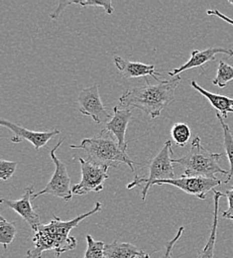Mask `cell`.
<instances>
[{
	"mask_svg": "<svg viewBox=\"0 0 233 258\" xmlns=\"http://www.w3.org/2000/svg\"><path fill=\"white\" fill-rule=\"evenodd\" d=\"M101 209L102 204L97 202L93 210L70 221H62L59 217L54 216V219L49 224L41 225L35 231L32 239L34 247L28 250L27 258H42L43 252L51 250H54L56 256L60 257L62 254L73 250L77 242L75 237L69 236L70 230L84 220L100 213Z\"/></svg>",
	"mask_w": 233,
	"mask_h": 258,
	"instance_id": "obj_1",
	"label": "cell"
},
{
	"mask_svg": "<svg viewBox=\"0 0 233 258\" xmlns=\"http://www.w3.org/2000/svg\"><path fill=\"white\" fill-rule=\"evenodd\" d=\"M178 76L171 81H160L151 85L148 81L144 86L127 90L119 98V105L128 108H138L151 119H156L175 99V92L181 83Z\"/></svg>",
	"mask_w": 233,
	"mask_h": 258,
	"instance_id": "obj_2",
	"label": "cell"
},
{
	"mask_svg": "<svg viewBox=\"0 0 233 258\" xmlns=\"http://www.w3.org/2000/svg\"><path fill=\"white\" fill-rule=\"evenodd\" d=\"M69 148L84 150L89 161L109 167H117L119 163H124L134 172L133 160L120 149L117 141L111 137L110 133L103 129L97 136L86 138L77 145H70Z\"/></svg>",
	"mask_w": 233,
	"mask_h": 258,
	"instance_id": "obj_3",
	"label": "cell"
},
{
	"mask_svg": "<svg viewBox=\"0 0 233 258\" xmlns=\"http://www.w3.org/2000/svg\"><path fill=\"white\" fill-rule=\"evenodd\" d=\"M221 153H213L206 150L202 145L199 136L195 137L192 142L191 150L183 157L173 159L174 164H179L185 168L183 175L187 177H202L208 179H216L217 174L227 175L228 171L223 170L219 160Z\"/></svg>",
	"mask_w": 233,
	"mask_h": 258,
	"instance_id": "obj_4",
	"label": "cell"
},
{
	"mask_svg": "<svg viewBox=\"0 0 233 258\" xmlns=\"http://www.w3.org/2000/svg\"><path fill=\"white\" fill-rule=\"evenodd\" d=\"M173 155L174 151L172 149V142L167 140L161 151L149 163L148 177L135 176L133 181L128 184L126 188L131 190L135 187H140L142 189V201L145 202L149 189L156 185L157 182L175 179L174 163L172 158Z\"/></svg>",
	"mask_w": 233,
	"mask_h": 258,
	"instance_id": "obj_5",
	"label": "cell"
},
{
	"mask_svg": "<svg viewBox=\"0 0 233 258\" xmlns=\"http://www.w3.org/2000/svg\"><path fill=\"white\" fill-rule=\"evenodd\" d=\"M64 139H61L57 145L51 150V158L55 164V172L53 174L52 179L47 184V186L40 192L35 194L34 199H37L42 195H53L64 201L68 202L72 198V189H70V178L67 173V167L63 162L60 161L58 158L56 151L62 145Z\"/></svg>",
	"mask_w": 233,
	"mask_h": 258,
	"instance_id": "obj_6",
	"label": "cell"
},
{
	"mask_svg": "<svg viewBox=\"0 0 233 258\" xmlns=\"http://www.w3.org/2000/svg\"><path fill=\"white\" fill-rule=\"evenodd\" d=\"M79 161L82 166V181L72 187V194L85 196L91 192L100 193L104 182L108 179L109 166L96 164L84 158H80Z\"/></svg>",
	"mask_w": 233,
	"mask_h": 258,
	"instance_id": "obj_7",
	"label": "cell"
},
{
	"mask_svg": "<svg viewBox=\"0 0 233 258\" xmlns=\"http://www.w3.org/2000/svg\"><path fill=\"white\" fill-rule=\"evenodd\" d=\"M77 101L80 104V112L86 116L92 117L96 123H106L107 119L111 118L101 101L99 85L96 84L83 89L79 94Z\"/></svg>",
	"mask_w": 233,
	"mask_h": 258,
	"instance_id": "obj_8",
	"label": "cell"
},
{
	"mask_svg": "<svg viewBox=\"0 0 233 258\" xmlns=\"http://www.w3.org/2000/svg\"><path fill=\"white\" fill-rule=\"evenodd\" d=\"M222 182L219 179H208L202 177H187L182 175L178 179L164 180L157 182L156 185H172L185 193L195 196L200 200H204L206 195L212 191L215 187L221 185Z\"/></svg>",
	"mask_w": 233,
	"mask_h": 258,
	"instance_id": "obj_9",
	"label": "cell"
},
{
	"mask_svg": "<svg viewBox=\"0 0 233 258\" xmlns=\"http://www.w3.org/2000/svg\"><path fill=\"white\" fill-rule=\"evenodd\" d=\"M0 124L12 131L13 136L10 140L13 143H20L23 140H27L32 143L37 151L44 147L53 137L60 134V130L56 128L51 131H32L3 118L0 120Z\"/></svg>",
	"mask_w": 233,
	"mask_h": 258,
	"instance_id": "obj_10",
	"label": "cell"
},
{
	"mask_svg": "<svg viewBox=\"0 0 233 258\" xmlns=\"http://www.w3.org/2000/svg\"><path fill=\"white\" fill-rule=\"evenodd\" d=\"M34 187H27L24 191V194L21 199L19 200H8V199H1V203L4 204L7 208L12 209L16 212L26 223L29 224L34 232L41 226V220L38 213L34 210L33 206L31 204V200H33Z\"/></svg>",
	"mask_w": 233,
	"mask_h": 258,
	"instance_id": "obj_11",
	"label": "cell"
},
{
	"mask_svg": "<svg viewBox=\"0 0 233 258\" xmlns=\"http://www.w3.org/2000/svg\"><path fill=\"white\" fill-rule=\"evenodd\" d=\"M132 109L117 105L113 108L112 117L104 124L103 130L113 134L120 149L124 152L127 150L128 143L126 141V129L130 119L132 118Z\"/></svg>",
	"mask_w": 233,
	"mask_h": 258,
	"instance_id": "obj_12",
	"label": "cell"
},
{
	"mask_svg": "<svg viewBox=\"0 0 233 258\" xmlns=\"http://www.w3.org/2000/svg\"><path fill=\"white\" fill-rule=\"evenodd\" d=\"M218 54H225L228 57H232L233 50L229 48H220V47H213V48H207L203 51L200 50H194L191 54L190 60L181 66L178 69H174L173 71L169 72V75L171 77H178V75L192 70L196 68H202L203 66L211 61H214L216 58V55Z\"/></svg>",
	"mask_w": 233,
	"mask_h": 258,
	"instance_id": "obj_13",
	"label": "cell"
},
{
	"mask_svg": "<svg viewBox=\"0 0 233 258\" xmlns=\"http://www.w3.org/2000/svg\"><path fill=\"white\" fill-rule=\"evenodd\" d=\"M114 64L122 75L123 78L127 80L138 79L150 76L159 82L158 76H161L159 72H156L154 64H146L138 62H131L128 60H124L119 56H114Z\"/></svg>",
	"mask_w": 233,
	"mask_h": 258,
	"instance_id": "obj_14",
	"label": "cell"
},
{
	"mask_svg": "<svg viewBox=\"0 0 233 258\" xmlns=\"http://www.w3.org/2000/svg\"><path fill=\"white\" fill-rule=\"evenodd\" d=\"M191 86L210 102V104L217 110L223 119L227 118L229 112L233 113V98L231 97L212 94L201 88L196 81H192Z\"/></svg>",
	"mask_w": 233,
	"mask_h": 258,
	"instance_id": "obj_15",
	"label": "cell"
},
{
	"mask_svg": "<svg viewBox=\"0 0 233 258\" xmlns=\"http://www.w3.org/2000/svg\"><path fill=\"white\" fill-rule=\"evenodd\" d=\"M224 197V193L219 191H213V202H214V209H213V222L210 230L209 238L199 254V258H214V246L216 241V233H217V226H218V211H219V200L220 198Z\"/></svg>",
	"mask_w": 233,
	"mask_h": 258,
	"instance_id": "obj_16",
	"label": "cell"
},
{
	"mask_svg": "<svg viewBox=\"0 0 233 258\" xmlns=\"http://www.w3.org/2000/svg\"><path fill=\"white\" fill-rule=\"evenodd\" d=\"M144 251L139 247L128 242H118L114 240L112 243L105 244V258H135L141 255Z\"/></svg>",
	"mask_w": 233,
	"mask_h": 258,
	"instance_id": "obj_17",
	"label": "cell"
},
{
	"mask_svg": "<svg viewBox=\"0 0 233 258\" xmlns=\"http://www.w3.org/2000/svg\"><path fill=\"white\" fill-rule=\"evenodd\" d=\"M81 5L83 7H88V6H93V7H100L103 8L104 11L108 15H112L114 13V9L112 6V1L111 0H105V1H96V0H80V1H60L59 6L51 13V18L53 20H57L61 14L64 12V10L67 8L68 5Z\"/></svg>",
	"mask_w": 233,
	"mask_h": 258,
	"instance_id": "obj_18",
	"label": "cell"
},
{
	"mask_svg": "<svg viewBox=\"0 0 233 258\" xmlns=\"http://www.w3.org/2000/svg\"><path fill=\"white\" fill-rule=\"evenodd\" d=\"M216 117L217 119L219 120L220 124H221V127L223 130V144H224V149H225V153H226V156L228 158V161H229V165H230V171H229V174L227 176V179L224 181V184H228L231 180L233 176V136L232 133H231V130L229 128L228 124H226L224 122V119L223 117L218 113L216 112Z\"/></svg>",
	"mask_w": 233,
	"mask_h": 258,
	"instance_id": "obj_19",
	"label": "cell"
},
{
	"mask_svg": "<svg viewBox=\"0 0 233 258\" xmlns=\"http://www.w3.org/2000/svg\"><path fill=\"white\" fill-rule=\"evenodd\" d=\"M171 135L173 140L175 141V143L180 146V147H184L187 145V143L189 142V140L191 139V135H192V130L190 128V126L186 123H176L171 130Z\"/></svg>",
	"mask_w": 233,
	"mask_h": 258,
	"instance_id": "obj_20",
	"label": "cell"
},
{
	"mask_svg": "<svg viewBox=\"0 0 233 258\" xmlns=\"http://www.w3.org/2000/svg\"><path fill=\"white\" fill-rule=\"evenodd\" d=\"M231 81H233L232 66L226 64L222 60L219 61L216 77L213 79L212 84L219 88H225Z\"/></svg>",
	"mask_w": 233,
	"mask_h": 258,
	"instance_id": "obj_21",
	"label": "cell"
},
{
	"mask_svg": "<svg viewBox=\"0 0 233 258\" xmlns=\"http://www.w3.org/2000/svg\"><path fill=\"white\" fill-rule=\"evenodd\" d=\"M16 227L13 223L6 221L2 216L0 217V242L6 249L13 241L16 235Z\"/></svg>",
	"mask_w": 233,
	"mask_h": 258,
	"instance_id": "obj_22",
	"label": "cell"
},
{
	"mask_svg": "<svg viewBox=\"0 0 233 258\" xmlns=\"http://www.w3.org/2000/svg\"><path fill=\"white\" fill-rule=\"evenodd\" d=\"M88 247L85 254V258H105L104 248L105 244L103 241H97L92 235H87Z\"/></svg>",
	"mask_w": 233,
	"mask_h": 258,
	"instance_id": "obj_23",
	"label": "cell"
},
{
	"mask_svg": "<svg viewBox=\"0 0 233 258\" xmlns=\"http://www.w3.org/2000/svg\"><path fill=\"white\" fill-rule=\"evenodd\" d=\"M17 162L6 161L1 159L0 161V178L2 181H8L15 173Z\"/></svg>",
	"mask_w": 233,
	"mask_h": 258,
	"instance_id": "obj_24",
	"label": "cell"
},
{
	"mask_svg": "<svg viewBox=\"0 0 233 258\" xmlns=\"http://www.w3.org/2000/svg\"><path fill=\"white\" fill-rule=\"evenodd\" d=\"M185 230V227L184 226H181L177 232V234L175 235L174 238H172L170 241H168L166 243V246H165V251L163 253V256L162 258H172L173 256V248L174 246L176 245V243L178 242V240L181 238L183 232Z\"/></svg>",
	"mask_w": 233,
	"mask_h": 258,
	"instance_id": "obj_25",
	"label": "cell"
},
{
	"mask_svg": "<svg viewBox=\"0 0 233 258\" xmlns=\"http://www.w3.org/2000/svg\"><path fill=\"white\" fill-rule=\"evenodd\" d=\"M224 197H226L228 201V209L222 213V218L233 222V186L224 193Z\"/></svg>",
	"mask_w": 233,
	"mask_h": 258,
	"instance_id": "obj_26",
	"label": "cell"
},
{
	"mask_svg": "<svg viewBox=\"0 0 233 258\" xmlns=\"http://www.w3.org/2000/svg\"><path fill=\"white\" fill-rule=\"evenodd\" d=\"M206 14H207V15H209V16H216V17H218V18L222 19L223 21H225V22H227V23L231 24L233 26L232 19H230L228 16H226V15L222 14V13H221L220 11H218V10H207V11H206Z\"/></svg>",
	"mask_w": 233,
	"mask_h": 258,
	"instance_id": "obj_27",
	"label": "cell"
},
{
	"mask_svg": "<svg viewBox=\"0 0 233 258\" xmlns=\"http://www.w3.org/2000/svg\"><path fill=\"white\" fill-rule=\"evenodd\" d=\"M135 258H150V254H148L146 252H143L141 255H139V256Z\"/></svg>",
	"mask_w": 233,
	"mask_h": 258,
	"instance_id": "obj_28",
	"label": "cell"
},
{
	"mask_svg": "<svg viewBox=\"0 0 233 258\" xmlns=\"http://www.w3.org/2000/svg\"><path fill=\"white\" fill-rule=\"evenodd\" d=\"M228 2H229V3H230V4H231V5H233V0H229V1H228Z\"/></svg>",
	"mask_w": 233,
	"mask_h": 258,
	"instance_id": "obj_29",
	"label": "cell"
}]
</instances>
